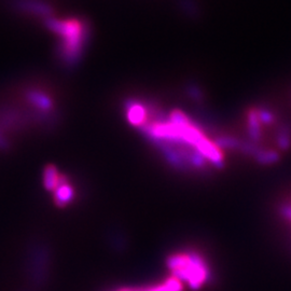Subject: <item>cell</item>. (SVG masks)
Wrapping results in <instances>:
<instances>
[{
  "label": "cell",
  "instance_id": "6da1fadb",
  "mask_svg": "<svg viewBox=\"0 0 291 291\" xmlns=\"http://www.w3.org/2000/svg\"><path fill=\"white\" fill-rule=\"evenodd\" d=\"M44 24L56 36L59 61L66 66L76 65L84 54L91 34L87 22L79 18L50 17Z\"/></svg>",
  "mask_w": 291,
  "mask_h": 291
},
{
  "label": "cell",
  "instance_id": "5b68a950",
  "mask_svg": "<svg viewBox=\"0 0 291 291\" xmlns=\"http://www.w3.org/2000/svg\"><path fill=\"white\" fill-rule=\"evenodd\" d=\"M182 282L177 279L174 276L169 277V279L165 280L159 286L147 289H123L120 291H181L182 290Z\"/></svg>",
  "mask_w": 291,
  "mask_h": 291
},
{
  "label": "cell",
  "instance_id": "ba28073f",
  "mask_svg": "<svg viewBox=\"0 0 291 291\" xmlns=\"http://www.w3.org/2000/svg\"><path fill=\"white\" fill-rule=\"evenodd\" d=\"M256 111H257L259 120L262 124L270 125V124H273L275 122V116L272 111H270L266 108H260Z\"/></svg>",
  "mask_w": 291,
  "mask_h": 291
},
{
  "label": "cell",
  "instance_id": "7a4b0ae2",
  "mask_svg": "<svg viewBox=\"0 0 291 291\" xmlns=\"http://www.w3.org/2000/svg\"><path fill=\"white\" fill-rule=\"evenodd\" d=\"M168 267L174 276L192 288L202 287L208 276L205 261L197 253L179 252L168 260Z\"/></svg>",
  "mask_w": 291,
  "mask_h": 291
},
{
  "label": "cell",
  "instance_id": "52a82bcc",
  "mask_svg": "<svg viewBox=\"0 0 291 291\" xmlns=\"http://www.w3.org/2000/svg\"><path fill=\"white\" fill-rule=\"evenodd\" d=\"M276 140H277V145L281 149V150H287V149H289L291 146V132H290V130L288 128L281 129L277 134Z\"/></svg>",
  "mask_w": 291,
  "mask_h": 291
},
{
  "label": "cell",
  "instance_id": "8992f818",
  "mask_svg": "<svg viewBox=\"0 0 291 291\" xmlns=\"http://www.w3.org/2000/svg\"><path fill=\"white\" fill-rule=\"evenodd\" d=\"M256 160L261 164H274L279 160V154L274 150H262L259 149L255 154Z\"/></svg>",
  "mask_w": 291,
  "mask_h": 291
},
{
  "label": "cell",
  "instance_id": "277c9868",
  "mask_svg": "<svg viewBox=\"0 0 291 291\" xmlns=\"http://www.w3.org/2000/svg\"><path fill=\"white\" fill-rule=\"evenodd\" d=\"M68 183L69 182L67 181V179L64 177L62 182L59 183V185L54 190L55 201L58 203V205H61V206L68 203L73 197V189Z\"/></svg>",
  "mask_w": 291,
  "mask_h": 291
},
{
  "label": "cell",
  "instance_id": "3957f363",
  "mask_svg": "<svg viewBox=\"0 0 291 291\" xmlns=\"http://www.w3.org/2000/svg\"><path fill=\"white\" fill-rule=\"evenodd\" d=\"M248 124V136L252 143L260 141L262 138V130H261V122L258 118L256 110H250L247 117Z\"/></svg>",
  "mask_w": 291,
  "mask_h": 291
}]
</instances>
